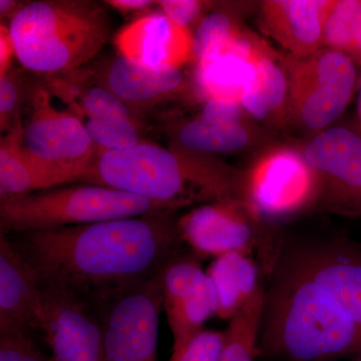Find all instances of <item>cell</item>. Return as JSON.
Returning <instances> with one entry per match:
<instances>
[{
  "instance_id": "6da1fadb",
  "label": "cell",
  "mask_w": 361,
  "mask_h": 361,
  "mask_svg": "<svg viewBox=\"0 0 361 361\" xmlns=\"http://www.w3.org/2000/svg\"><path fill=\"white\" fill-rule=\"evenodd\" d=\"M4 236L32 268L42 286L80 294L151 279L186 249L179 219L173 213Z\"/></svg>"
},
{
  "instance_id": "7a4b0ae2",
  "label": "cell",
  "mask_w": 361,
  "mask_h": 361,
  "mask_svg": "<svg viewBox=\"0 0 361 361\" xmlns=\"http://www.w3.org/2000/svg\"><path fill=\"white\" fill-rule=\"evenodd\" d=\"M259 355L289 361L361 360V329L329 289L281 251L265 290Z\"/></svg>"
},
{
  "instance_id": "3957f363",
  "label": "cell",
  "mask_w": 361,
  "mask_h": 361,
  "mask_svg": "<svg viewBox=\"0 0 361 361\" xmlns=\"http://www.w3.org/2000/svg\"><path fill=\"white\" fill-rule=\"evenodd\" d=\"M243 171L172 144L141 142L99 152L82 182L142 197L174 213L186 207L244 199Z\"/></svg>"
},
{
  "instance_id": "277c9868",
  "label": "cell",
  "mask_w": 361,
  "mask_h": 361,
  "mask_svg": "<svg viewBox=\"0 0 361 361\" xmlns=\"http://www.w3.org/2000/svg\"><path fill=\"white\" fill-rule=\"evenodd\" d=\"M14 56L26 70L59 73L77 70L101 51L110 18L90 0H40L23 4L9 23Z\"/></svg>"
},
{
  "instance_id": "5b68a950",
  "label": "cell",
  "mask_w": 361,
  "mask_h": 361,
  "mask_svg": "<svg viewBox=\"0 0 361 361\" xmlns=\"http://www.w3.org/2000/svg\"><path fill=\"white\" fill-rule=\"evenodd\" d=\"M173 213L156 202L99 185L59 186L0 202V235Z\"/></svg>"
},
{
  "instance_id": "8992f818",
  "label": "cell",
  "mask_w": 361,
  "mask_h": 361,
  "mask_svg": "<svg viewBox=\"0 0 361 361\" xmlns=\"http://www.w3.org/2000/svg\"><path fill=\"white\" fill-rule=\"evenodd\" d=\"M30 104L21 148L39 180L40 191L82 182L99 153L84 123L75 114L56 109L44 85H33Z\"/></svg>"
},
{
  "instance_id": "52a82bcc",
  "label": "cell",
  "mask_w": 361,
  "mask_h": 361,
  "mask_svg": "<svg viewBox=\"0 0 361 361\" xmlns=\"http://www.w3.org/2000/svg\"><path fill=\"white\" fill-rule=\"evenodd\" d=\"M288 78L287 127L312 137L332 127L348 109L357 84V65L322 47L306 58L282 59Z\"/></svg>"
},
{
  "instance_id": "ba28073f",
  "label": "cell",
  "mask_w": 361,
  "mask_h": 361,
  "mask_svg": "<svg viewBox=\"0 0 361 361\" xmlns=\"http://www.w3.org/2000/svg\"><path fill=\"white\" fill-rule=\"evenodd\" d=\"M179 227L188 248L201 259L243 252L271 274L282 251L270 221L243 199L195 207L179 218Z\"/></svg>"
},
{
  "instance_id": "9c48e42d",
  "label": "cell",
  "mask_w": 361,
  "mask_h": 361,
  "mask_svg": "<svg viewBox=\"0 0 361 361\" xmlns=\"http://www.w3.org/2000/svg\"><path fill=\"white\" fill-rule=\"evenodd\" d=\"M104 332L106 361H158L163 293L158 274L85 294Z\"/></svg>"
},
{
  "instance_id": "30bf717a",
  "label": "cell",
  "mask_w": 361,
  "mask_h": 361,
  "mask_svg": "<svg viewBox=\"0 0 361 361\" xmlns=\"http://www.w3.org/2000/svg\"><path fill=\"white\" fill-rule=\"evenodd\" d=\"M243 173L244 199L270 222L319 206V180L300 148L270 145Z\"/></svg>"
},
{
  "instance_id": "8fae6325",
  "label": "cell",
  "mask_w": 361,
  "mask_h": 361,
  "mask_svg": "<svg viewBox=\"0 0 361 361\" xmlns=\"http://www.w3.org/2000/svg\"><path fill=\"white\" fill-rule=\"evenodd\" d=\"M322 189L319 208L361 217V127L357 121L334 125L301 147Z\"/></svg>"
},
{
  "instance_id": "7c38bea8",
  "label": "cell",
  "mask_w": 361,
  "mask_h": 361,
  "mask_svg": "<svg viewBox=\"0 0 361 361\" xmlns=\"http://www.w3.org/2000/svg\"><path fill=\"white\" fill-rule=\"evenodd\" d=\"M201 260L186 248L173 256L158 273L163 310L174 339L172 353L203 330L209 318L217 315V295Z\"/></svg>"
},
{
  "instance_id": "4fadbf2b",
  "label": "cell",
  "mask_w": 361,
  "mask_h": 361,
  "mask_svg": "<svg viewBox=\"0 0 361 361\" xmlns=\"http://www.w3.org/2000/svg\"><path fill=\"white\" fill-rule=\"evenodd\" d=\"M42 332L54 360L106 361L103 327L89 297L63 287L42 286Z\"/></svg>"
},
{
  "instance_id": "5bb4252c",
  "label": "cell",
  "mask_w": 361,
  "mask_h": 361,
  "mask_svg": "<svg viewBox=\"0 0 361 361\" xmlns=\"http://www.w3.org/2000/svg\"><path fill=\"white\" fill-rule=\"evenodd\" d=\"M276 51L244 27L224 47L197 63L196 82L207 101L241 104L260 61Z\"/></svg>"
},
{
  "instance_id": "9a60e30c",
  "label": "cell",
  "mask_w": 361,
  "mask_h": 361,
  "mask_svg": "<svg viewBox=\"0 0 361 361\" xmlns=\"http://www.w3.org/2000/svg\"><path fill=\"white\" fill-rule=\"evenodd\" d=\"M115 44L120 56L149 68H180L194 59L193 35L163 13L133 21L118 33Z\"/></svg>"
},
{
  "instance_id": "2e32d148",
  "label": "cell",
  "mask_w": 361,
  "mask_h": 361,
  "mask_svg": "<svg viewBox=\"0 0 361 361\" xmlns=\"http://www.w3.org/2000/svg\"><path fill=\"white\" fill-rule=\"evenodd\" d=\"M313 279L331 292L361 329V246L336 240L288 252Z\"/></svg>"
},
{
  "instance_id": "e0dca14e",
  "label": "cell",
  "mask_w": 361,
  "mask_h": 361,
  "mask_svg": "<svg viewBox=\"0 0 361 361\" xmlns=\"http://www.w3.org/2000/svg\"><path fill=\"white\" fill-rule=\"evenodd\" d=\"M44 320L37 275L6 236L0 235V334L42 331Z\"/></svg>"
},
{
  "instance_id": "ac0fdd59",
  "label": "cell",
  "mask_w": 361,
  "mask_h": 361,
  "mask_svg": "<svg viewBox=\"0 0 361 361\" xmlns=\"http://www.w3.org/2000/svg\"><path fill=\"white\" fill-rule=\"evenodd\" d=\"M330 0H265L260 20L273 39L295 58L322 49L323 25Z\"/></svg>"
},
{
  "instance_id": "d6986e66",
  "label": "cell",
  "mask_w": 361,
  "mask_h": 361,
  "mask_svg": "<svg viewBox=\"0 0 361 361\" xmlns=\"http://www.w3.org/2000/svg\"><path fill=\"white\" fill-rule=\"evenodd\" d=\"M102 85L127 106H149L182 94L186 89L180 68H155L120 56L101 71Z\"/></svg>"
},
{
  "instance_id": "ffe728a7",
  "label": "cell",
  "mask_w": 361,
  "mask_h": 361,
  "mask_svg": "<svg viewBox=\"0 0 361 361\" xmlns=\"http://www.w3.org/2000/svg\"><path fill=\"white\" fill-rule=\"evenodd\" d=\"M267 133L251 118L222 122L199 116L178 126L173 144L207 155L238 153L270 146L271 137Z\"/></svg>"
},
{
  "instance_id": "44dd1931",
  "label": "cell",
  "mask_w": 361,
  "mask_h": 361,
  "mask_svg": "<svg viewBox=\"0 0 361 361\" xmlns=\"http://www.w3.org/2000/svg\"><path fill=\"white\" fill-rule=\"evenodd\" d=\"M282 59L277 54L263 59L242 97L244 110L265 129L281 130L287 127L289 87Z\"/></svg>"
},
{
  "instance_id": "7402d4cb",
  "label": "cell",
  "mask_w": 361,
  "mask_h": 361,
  "mask_svg": "<svg viewBox=\"0 0 361 361\" xmlns=\"http://www.w3.org/2000/svg\"><path fill=\"white\" fill-rule=\"evenodd\" d=\"M261 266L253 256L232 252L215 258L206 271L218 300L217 316L231 320L258 291Z\"/></svg>"
},
{
  "instance_id": "603a6c76",
  "label": "cell",
  "mask_w": 361,
  "mask_h": 361,
  "mask_svg": "<svg viewBox=\"0 0 361 361\" xmlns=\"http://www.w3.org/2000/svg\"><path fill=\"white\" fill-rule=\"evenodd\" d=\"M322 47L342 52L361 66V0H330Z\"/></svg>"
},
{
  "instance_id": "cb8c5ba5",
  "label": "cell",
  "mask_w": 361,
  "mask_h": 361,
  "mask_svg": "<svg viewBox=\"0 0 361 361\" xmlns=\"http://www.w3.org/2000/svg\"><path fill=\"white\" fill-rule=\"evenodd\" d=\"M265 289L260 287L244 307L230 320L219 361H255L264 308Z\"/></svg>"
},
{
  "instance_id": "d4e9b609",
  "label": "cell",
  "mask_w": 361,
  "mask_h": 361,
  "mask_svg": "<svg viewBox=\"0 0 361 361\" xmlns=\"http://www.w3.org/2000/svg\"><path fill=\"white\" fill-rule=\"evenodd\" d=\"M23 126L6 133L0 144V202L40 191L39 180L23 148Z\"/></svg>"
},
{
  "instance_id": "484cf974",
  "label": "cell",
  "mask_w": 361,
  "mask_h": 361,
  "mask_svg": "<svg viewBox=\"0 0 361 361\" xmlns=\"http://www.w3.org/2000/svg\"><path fill=\"white\" fill-rule=\"evenodd\" d=\"M234 11L217 9L207 14L193 35L195 61H202L229 44L243 30Z\"/></svg>"
},
{
  "instance_id": "4316f807",
  "label": "cell",
  "mask_w": 361,
  "mask_h": 361,
  "mask_svg": "<svg viewBox=\"0 0 361 361\" xmlns=\"http://www.w3.org/2000/svg\"><path fill=\"white\" fill-rule=\"evenodd\" d=\"M84 123L90 140L99 152L121 151L141 142L134 120L128 118H87Z\"/></svg>"
},
{
  "instance_id": "83f0119b",
  "label": "cell",
  "mask_w": 361,
  "mask_h": 361,
  "mask_svg": "<svg viewBox=\"0 0 361 361\" xmlns=\"http://www.w3.org/2000/svg\"><path fill=\"white\" fill-rule=\"evenodd\" d=\"M77 102H71L75 115L87 118H128L134 120L129 106L104 85H92L78 92Z\"/></svg>"
},
{
  "instance_id": "f1b7e54d",
  "label": "cell",
  "mask_w": 361,
  "mask_h": 361,
  "mask_svg": "<svg viewBox=\"0 0 361 361\" xmlns=\"http://www.w3.org/2000/svg\"><path fill=\"white\" fill-rule=\"evenodd\" d=\"M23 97L20 77L11 68L4 75H0V125L2 132L8 133L21 126Z\"/></svg>"
},
{
  "instance_id": "f546056e",
  "label": "cell",
  "mask_w": 361,
  "mask_h": 361,
  "mask_svg": "<svg viewBox=\"0 0 361 361\" xmlns=\"http://www.w3.org/2000/svg\"><path fill=\"white\" fill-rule=\"evenodd\" d=\"M224 343L225 331L204 329L172 353L169 361H219Z\"/></svg>"
},
{
  "instance_id": "4dcf8cb0",
  "label": "cell",
  "mask_w": 361,
  "mask_h": 361,
  "mask_svg": "<svg viewBox=\"0 0 361 361\" xmlns=\"http://www.w3.org/2000/svg\"><path fill=\"white\" fill-rule=\"evenodd\" d=\"M0 361H54L44 355L30 334L13 332L0 334Z\"/></svg>"
},
{
  "instance_id": "1f68e13d",
  "label": "cell",
  "mask_w": 361,
  "mask_h": 361,
  "mask_svg": "<svg viewBox=\"0 0 361 361\" xmlns=\"http://www.w3.org/2000/svg\"><path fill=\"white\" fill-rule=\"evenodd\" d=\"M157 4L161 8V13L168 16L176 25L190 30L205 8L207 2L200 0H161Z\"/></svg>"
},
{
  "instance_id": "d6a6232c",
  "label": "cell",
  "mask_w": 361,
  "mask_h": 361,
  "mask_svg": "<svg viewBox=\"0 0 361 361\" xmlns=\"http://www.w3.org/2000/svg\"><path fill=\"white\" fill-rule=\"evenodd\" d=\"M14 56L13 40L9 28L0 26V75H4L11 68V59Z\"/></svg>"
},
{
  "instance_id": "836d02e7",
  "label": "cell",
  "mask_w": 361,
  "mask_h": 361,
  "mask_svg": "<svg viewBox=\"0 0 361 361\" xmlns=\"http://www.w3.org/2000/svg\"><path fill=\"white\" fill-rule=\"evenodd\" d=\"M109 6L122 11V13H130V11H142L157 4L156 1L149 0H109L106 1Z\"/></svg>"
},
{
  "instance_id": "e575fe53",
  "label": "cell",
  "mask_w": 361,
  "mask_h": 361,
  "mask_svg": "<svg viewBox=\"0 0 361 361\" xmlns=\"http://www.w3.org/2000/svg\"><path fill=\"white\" fill-rule=\"evenodd\" d=\"M23 4H20L18 1H14V0H1L0 1V14L1 18H7L11 16L13 18L14 14L18 13L21 8Z\"/></svg>"
},
{
  "instance_id": "d590c367",
  "label": "cell",
  "mask_w": 361,
  "mask_h": 361,
  "mask_svg": "<svg viewBox=\"0 0 361 361\" xmlns=\"http://www.w3.org/2000/svg\"><path fill=\"white\" fill-rule=\"evenodd\" d=\"M360 87H358V102H357V123H360L361 127V75L360 78V84H358Z\"/></svg>"
},
{
  "instance_id": "8d00e7d4",
  "label": "cell",
  "mask_w": 361,
  "mask_h": 361,
  "mask_svg": "<svg viewBox=\"0 0 361 361\" xmlns=\"http://www.w3.org/2000/svg\"><path fill=\"white\" fill-rule=\"evenodd\" d=\"M350 361H361V360H350Z\"/></svg>"
}]
</instances>
